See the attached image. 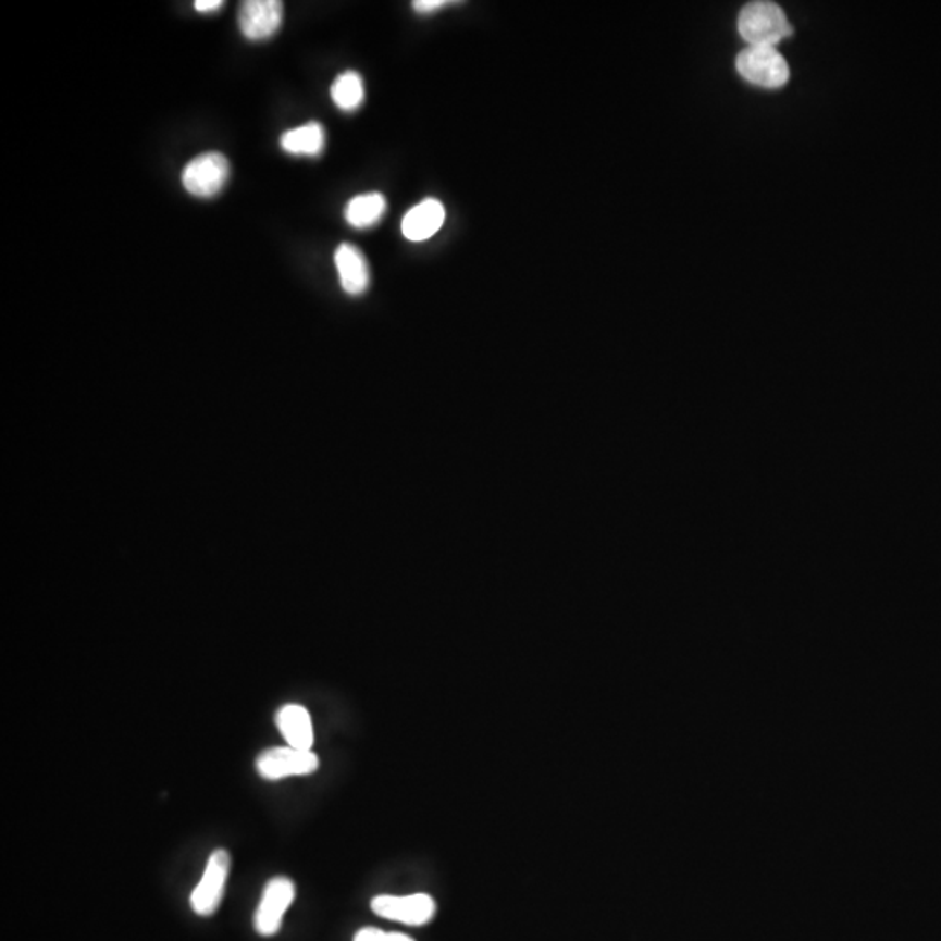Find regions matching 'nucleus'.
I'll return each mask as SVG.
<instances>
[{"label": "nucleus", "instance_id": "obj_1", "mask_svg": "<svg viewBox=\"0 0 941 941\" xmlns=\"http://www.w3.org/2000/svg\"><path fill=\"white\" fill-rule=\"evenodd\" d=\"M738 28L750 48H775L784 37L792 36L789 20L775 2L744 5Z\"/></svg>", "mask_w": 941, "mask_h": 941}, {"label": "nucleus", "instance_id": "obj_2", "mask_svg": "<svg viewBox=\"0 0 941 941\" xmlns=\"http://www.w3.org/2000/svg\"><path fill=\"white\" fill-rule=\"evenodd\" d=\"M231 176V164L224 153H201L188 161L182 173V184L188 194L196 198H215Z\"/></svg>", "mask_w": 941, "mask_h": 941}, {"label": "nucleus", "instance_id": "obj_3", "mask_svg": "<svg viewBox=\"0 0 941 941\" xmlns=\"http://www.w3.org/2000/svg\"><path fill=\"white\" fill-rule=\"evenodd\" d=\"M735 66L744 79L767 89L781 88L790 77L789 65L775 48L744 49Z\"/></svg>", "mask_w": 941, "mask_h": 941}, {"label": "nucleus", "instance_id": "obj_4", "mask_svg": "<svg viewBox=\"0 0 941 941\" xmlns=\"http://www.w3.org/2000/svg\"><path fill=\"white\" fill-rule=\"evenodd\" d=\"M228 871H231V854L225 850L213 851L208 859L207 870L190 894V906L196 914L210 917L219 911L227 886Z\"/></svg>", "mask_w": 941, "mask_h": 941}, {"label": "nucleus", "instance_id": "obj_5", "mask_svg": "<svg viewBox=\"0 0 941 941\" xmlns=\"http://www.w3.org/2000/svg\"><path fill=\"white\" fill-rule=\"evenodd\" d=\"M320 758L314 752L292 748V746H277L260 753L257 758V772L263 780L280 781L294 776H309L318 771Z\"/></svg>", "mask_w": 941, "mask_h": 941}, {"label": "nucleus", "instance_id": "obj_6", "mask_svg": "<svg viewBox=\"0 0 941 941\" xmlns=\"http://www.w3.org/2000/svg\"><path fill=\"white\" fill-rule=\"evenodd\" d=\"M295 900V884L288 877H274L263 888L255 912V929L260 937H274L281 929L283 917Z\"/></svg>", "mask_w": 941, "mask_h": 941}, {"label": "nucleus", "instance_id": "obj_7", "mask_svg": "<svg viewBox=\"0 0 941 941\" xmlns=\"http://www.w3.org/2000/svg\"><path fill=\"white\" fill-rule=\"evenodd\" d=\"M372 911L384 919L396 920L408 926H422L433 919L436 914V903L430 894L424 893L408 894V896L382 894L373 897Z\"/></svg>", "mask_w": 941, "mask_h": 941}, {"label": "nucleus", "instance_id": "obj_8", "mask_svg": "<svg viewBox=\"0 0 941 941\" xmlns=\"http://www.w3.org/2000/svg\"><path fill=\"white\" fill-rule=\"evenodd\" d=\"M239 28L250 40L271 39L283 23V2L280 0H246L239 8Z\"/></svg>", "mask_w": 941, "mask_h": 941}, {"label": "nucleus", "instance_id": "obj_9", "mask_svg": "<svg viewBox=\"0 0 941 941\" xmlns=\"http://www.w3.org/2000/svg\"><path fill=\"white\" fill-rule=\"evenodd\" d=\"M445 207L438 199H424L401 220V233L408 242H428L445 224Z\"/></svg>", "mask_w": 941, "mask_h": 941}, {"label": "nucleus", "instance_id": "obj_10", "mask_svg": "<svg viewBox=\"0 0 941 941\" xmlns=\"http://www.w3.org/2000/svg\"><path fill=\"white\" fill-rule=\"evenodd\" d=\"M335 265H337L342 289L347 295L358 297L367 292L370 286V268L363 251L355 245L342 243L335 251Z\"/></svg>", "mask_w": 941, "mask_h": 941}, {"label": "nucleus", "instance_id": "obj_11", "mask_svg": "<svg viewBox=\"0 0 941 941\" xmlns=\"http://www.w3.org/2000/svg\"><path fill=\"white\" fill-rule=\"evenodd\" d=\"M277 729L292 748L312 752L314 746V727L311 715L304 706L286 705L277 711Z\"/></svg>", "mask_w": 941, "mask_h": 941}, {"label": "nucleus", "instance_id": "obj_12", "mask_svg": "<svg viewBox=\"0 0 941 941\" xmlns=\"http://www.w3.org/2000/svg\"><path fill=\"white\" fill-rule=\"evenodd\" d=\"M326 145V133L320 123H307L295 127L281 136V147L292 156H306V158H318Z\"/></svg>", "mask_w": 941, "mask_h": 941}, {"label": "nucleus", "instance_id": "obj_13", "mask_svg": "<svg viewBox=\"0 0 941 941\" xmlns=\"http://www.w3.org/2000/svg\"><path fill=\"white\" fill-rule=\"evenodd\" d=\"M386 210L387 201L381 193L359 194L347 202L344 216L350 227L370 228L381 222Z\"/></svg>", "mask_w": 941, "mask_h": 941}, {"label": "nucleus", "instance_id": "obj_14", "mask_svg": "<svg viewBox=\"0 0 941 941\" xmlns=\"http://www.w3.org/2000/svg\"><path fill=\"white\" fill-rule=\"evenodd\" d=\"M332 100L344 112H355L364 100V86L361 75L356 72H344L338 75L330 89Z\"/></svg>", "mask_w": 941, "mask_h": 941}, {"label": "nucleus", "instance_id": "obj_15", "mask_svg": "<svg viewBox=\"0 0 941 941\" xmlns=\"http://www.w3.org/2000/svg\"><path fill=\"white\" fill-rule=\"evenodd\" d=\"M450 4L447 0H416L413 2V11L419 14H431L443 10L445 5Z\"/></svg>", "mask_w": 941, "mask_h": 941}, {"label": "nucleus", "instance_id": "obj_16", "mask_svg": "<svg viewBox=\"0 0 941 941\" xmlns=\"http://www.w3.org/2000/svg\"><path fill=\"white\" fill-rule=\"evenodd\" d=\"M387 932L376 928H363L356 932L355 941H386Z\"/></svg>", "mask_w": 941, "mask_h": 941}, {"label": "nucleus", "instance_id": "obj_17", "mask_svg": "<svg viewBox=\"0 0 941 941\" xmlns=\"http://www.w3.org/2000/svg\"><path fill=\"white\" fill-rule=\"evenodd\" d=\"M222 5H224V2H222V0H198V2L194 4V8H196V11H198V13L207 14L215 13V11H219Z\"/></svg>", "mask_w": 941, "mask_h": 941}, {"label": "nucleus", "instance_id": "obj_18", "mask_svg": "<svg viewBox=\"0 0 941 941\" xmlns=\"http://www.w3.org/2000/svg\"><path fill=\"white\" fill-rule=\"evenodd\" d=\"M386 941H413L412 938L407 937V934H401V932H387Z\"/></svg>", "mask_w": 941, "mask_h": 941}]
</instances>
